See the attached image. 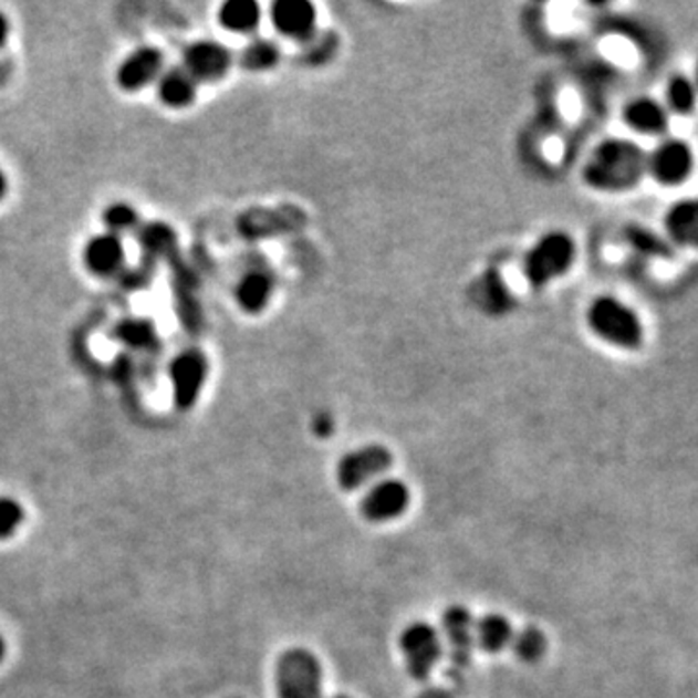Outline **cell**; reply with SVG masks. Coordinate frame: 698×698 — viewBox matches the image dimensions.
I'll return each mask as SVG.
<instances>
[{
  "instance_id": "obj_1",
  "label": "cell",
  "mask_w": 698,
  "mask_h": 698,
  "mask_svg": "<svg viewBox=\"0 0 698 698\" xmlns=\"http://www.w3.org/2000/svg\"><path fill=\"white\" fill-rule=\"evenodd\" d=\"M646 149L627 138H607L590 154L582 177L590 189L610 195L633 190L646 177Z\"/></svg>"
},
{
  "instance_id": "obj_2",
  "label": "cell",
  "mask_w": 698,
  "mask_h": 698,
  "mask_svg": "<svg viewBox=\"0 0 698 698\" xmlns=\"http://www.w3.org/2000/svg\"><path fill=\"white\" fill-rule=\"evenodd\" d=\"M586 324L604 344L625 352H638L644 345V324L633 306L613 295H600L586 311Z\"/></svg>"
},
{
  "instance_id": "obj_3",
  "label": "cell",
  "mask_w": 698,
  "mask_h": 698,
  "mask_svg": "<svg viewBox=\"0 0 698 698\" xmlns=\"http://www.w3.org/2000/svg\"><path fill=\"white\" fill-rule=\"evenodd\" d=\"M576 260V243L565 231H550L527 252L524 275L527 282L542 290L553 280L565 275Z\"/></svg>"
},
{
  "instance_id": "obj_4",
  "label": "cell",
  "mask_w": 698,
  "mask_h": 698,
  "mask_svg": "<svg viewBox=\"0 0 698 698\" xmlns=\"http://www.w3.org/2000/svg\"><path fill=\"white\" fill-rule=\"evenodd\" d=\"M278 698H322V664L314 652L293 646L275 661Z\"/></svg>"
},
{
  "instance_id": "obj_5",
  "label": "cell",
  "mask_w": 698,
  "mask_h": 698,
  "mask_svg": "<svg viewBox=\"0 0 698 698\" xmlns=\"http://www.w3.org/2000/svg\"><path fill=\"white\" fill-rule=\"evenodd\" d=\"M695 171V152L689 142L667 136L646 154V175L661 187H679Z\"/></svg>"
},
{
  "instance_id": "obj_6",
  "label": "cell",
  "mask_w": 698,
  "mask_h": 698,
  "mask_svg": "<svg viewBox=\"0 0 698 698\" xmlns=\"http://www.w3.org/2000/svg\"><path fill=\"white\" fill-rule=\"evenodd\" d=\"M398 644H400L402 658L408 674L416 681L429 679L433 669L442 658V640L435 627L421 621L411 623L402 631Z\"/></svg>"
},
{
  "instance_id": "obj_7",
  "label": "cell",
  "mask_w": 698,
  "mask_h": 698,
  "mask_svg": "<svg viewBox=\"0 0 698 698\" xmlns=\"http://www.w3.org/2000/svg\"><path fill=\"white\" fill-rule=\"evenodd\" d=\"M210 365L202 350L189 347L173 357L169 363L173 402L177 408L187 411L197 404L198 396L208 381Z\"/></svg>"
},
{
  "instance_id": "obj_8",
  "label": "cell",
  "mask_w": 698,
  "mask_h": 698,
  "mask_svg": "<svg viewBox=\"0 0 698 698\" xmlns=\"http://www.w3.org/2000/svg\"><path fill=\"white\" fill-rule=\"evenodd\" d=\"M394 456L383 445H365L342 456L336 466L337 486L357 491L393 468Z\"/></svg>"
},
{
  "instance_id": "obj_9",
  "label": "cell",
  "mask_w": 698,
  "mask_h": 698,
  "mask_svg": "<svg viewBox=\"0 0 698 698\" xmlns=\"http://www.w3.org/2000/svg\"><path fill=\"white\" fill-rule=\"evenodd\" d=\"M181 66L198 84H212L228 76L233 66V53L220 41H192L183 51Z\"/></svg>"
},
{
  "instance_id": "obj_10",
  "label": "cell",
  "mask_w": 698,
  "mask_h": 698,
  "mask_svg": "<svg viewBox=\"0 0 698 698\" xmlns=\"http://www.w3.org/2000/svg\"><path fill=\"white\" fill-rule=\"evenodd\" d=\"M164 71V53L152 45H142V48L131 51L121 61L117 72H115V80L123 92L134 94V92H140L144 87L156 84Z\"/></svg>"
},
{
  "instance_id": "obj_11",
  "label": "cell",
  "mask_w": 698,
  "mask_h": 698,
  "mask_svg": "<svg viewBox=\"0 0 698 698\" xmlns=\"http://www.w3.org/2000/svg\"><path fill=\"white\" fill-rule=\"evenodd\" d=\"M411 494L400 479H381L371 487L362 501L363 517L369 522H388L400 518L408 510Z\"/></svg>"
},
{
  "instance_id": "obj_12",
  "label": "cell",
  "mask_w": 698,
  "mask_h": 698,
  "mask_svg": "<svg viewBox=\"0 0 698 698\" xmlns=\"http://www.w3.org/2000/svg\"><path fill=\"white\" fill-rule=\"evenodd\" d=\"M442 635L447 640L448 658L455 667L468 666L476 646V619L463 605H452L442 613Z\"/></svg>"
},
{
  "instance_id": "obj_13",
  "label": "cell",
  "mask_w": 698,
  "mask_h": 698,
  "mask_svg": "<svg viewBox=\"0 0 698 698\" xmlns=\"http://www.w3.org/2000/svg\"><path fill=\"white\" fill-rule=\"evenodd\" d=\"M275 32L291 41L313 40L316 9L306 0H278L270 12Z\"/></svg>"
},
{
  "instance_id": "obj_14",
  "label": "cell",
  "mask_w": 698,
  "mask_h": 698,
  "mask_svg": "<svg viewBox=\"0 0 698 698\" xmlns=\"http://www.w3.org/2000/svg\"><path fill=\"white\" fill-rule=\"evenodd\" d=\"M82 262L87 272L97 278L118 274L126 262L125 243L121 237L107 231L90 237L82 249Z\"/></svg>"
},
{
  "instance_id": "obj_15",
  "label": "cell",
  "mask_w": 698,
  "mask_h": 698,
  "mask_svg": "<svg viewBox=\"0 0 698 698\" xmlns=\"http://www.w3.org/2000/svg\"><path fill=\"white\" fill-rule=\"evenodd\" d=\"M664 229L669 243L698 251V195L675 200L664 213Z\"/></svg>"
},
{
  "instance_id": "obj_16",
  "label": "cell",
  "mask_w": 698,
  "mask_h": 698,
  "mask_svg": "<svg viewBox=\"0 0 698 698\" xmlns=\"http://www.w3.org/2000/svg\"><path fill=\"white\" fill-rule=\"evenodd\" d=\"M623 121L631 131L643 136H664L669 131L666 105L650 95H640L625 105Z\"/></svg>"
},
{
  "instance_id": "obj_17",
  "label": "cell",
  "mask_w": 698,
  "mask_h": 698,
  "mask_svg": "<svg viewBox=\"0 0 698 698\" xmlns=\"http://www.w3.org/2000/svg\"><path fill=\"white\" fill-rule=\"evenodd\" d=\"M157 100L169 110H187L197 102L198 82L183 66L165 69L156 82Z\"/></svg>"
},
{
  "instance_id": "obj_18",
  "label": "cell",
  "mask_w": 698,
  "mask_h": 698,
  "mask_svg": "<svg viewBox=\"0 0 698 698\" xmlns=\"http://www.w3.org/2000/svg\"><path fill=\"white\" fill-rule=\"evenodd\" d=\"M274 275L262 268H254L241 275V280L237 282L236 303L243 313H262L274 295Z\"/></svg>"
},
{
  "instance_id": "obj_19",
  "label": "cell",
  "mask_w": 698,
  "mask_h": 698,
  "mask_svg": "<svg viewBox=\"0 0 698 698\" xmlns=\"http://www.w3.org/2000/svg\"><path fill=\"white\" fill-rule=\"evenodd\" d=\"M262 12L257 2L252 0H228L220 7L218 22L223 30L239 35L252 33L260 25Z\"/></svg>"
},
{
  "instance_id": "obj_20",
  "label": "cell",
  "mask_w": 698,
  "mask_h": 698,
  "mask_svg": "<svg viewBox=\"0 0 698 698\" xmlns=\"http://www.w3.org/2000/svg\"><path fill=\"white\" fill-rule=\"evenodd\" d=\"M698 90L689 74L677 72L666 82L664 90V105L669 115L689 117L697 110Z\"/></svg>"
},
{
  "instance_id": "obj_21",
  "label": "cell",
  "mask_w": 698,
  "mask_h": 698,
  "mask_svg": "<svg viewBox=\"0 0 698 698\" xmlns=\"http://www.w3.org/2000/svg\"><path fill=\"white\" fill-rule=\"evenodd\" d=\"M512 638H514V628L504 615L489 613L476 621V643L489 654H499L504 650L512 644Z\"/></svg>"
},
{
  "instance_id": "obj_22",
  "label": "cell",
  "mask_w": 698,
  "mask_h": 698,
  "mask_svg": "<svg viewBox=\"0 0 698 698\" xmlns=\"http://www.w3.org/2000/svg\"><path fill=\"white\" fill-rule=\"evenodd\" d=\"M113 336L117 337L121 344L128 345L138 352H148L159 344L156 324L140 316L117 322L113 329Z\"/></svg>"
},
{
  "instance_id": "obj_23",
  "label": "cell",
  "mask_w": 698,
  "mask_h": 698,
  "mask_svg": "<svg viewBox=\"0 0 698 698\" xmlns=\"http://www.w3.org/2000/svg\"><path fill=\"white\" fill-rule=\"evenodd\" d=\"M280 56L282 53L274 41L254 40L241 49V53L237 56V63L243 71L268 72L278 66Z\"/></svg>"
},
{
  "instance_id": "obj_24",
  "label": "cell",
  "mask_w": 698,
  "mask_h": 698,
  "mask_svg": "<svg viewBox=\"0 0 698 698\" xmlns=\"http://www.w3.org/2000/svg\"><path fill=\"white\" fill-rule=\"evenodd\" d=\"M103 228L107 233L113 236L123 237L134 231H140L142 216L133 205L117 200V202H111L110 206H105V210L102 213Z\"/></svg>"
},
{
  "instance_id": "obj_25",
  "label": "cell",
  "mask_w": 698,
  "mask_h": 698,
  "mask_svg": "<svg viewBox=\"0 0 698 698\" xmlns=\"http://www.w3.org/2000/svg\"><path fill=\"white\" fill-rule=\"evenodd\" d=\"M510 648L524 661H538L548 650V638L538 627L522 628L520 633H514Z\"/></svg>"
},
{
  "instance_id": "obj_26",
  "label": "cell",
  "mask_w": 698,
  "mask_h": 698,
  "mask_svg": "<svg viewBox=\"0 0 698 698\" xmlns=\"http://www.w3.org/2000/svg\"><path fill=\"white\" fill-rule=\"evenodd\" d=\"M24 522V509L10 497H0V540L10 538Z\"/></svg>"
},
{
  "instance_id": "obj_27",
  "label": "cell",
  "mask_w": 698,
  "mask_h": 698,
  "mask_svg": "<svg viewBox=\"0 0 698 698\" xmlns=\"http://www.w3.org/2000/svg\"><path fill=\"white\" fill-rule=\"evenodd\" d=\"M628 243L635 247L636 251L646 252V254H652V257H667L669 254V249H671V244L664 243L658 236H652L650 231H646V229L633 228L631 231H627Z\"/></svg>"
},
{
  "instance_id": "obj_28",
  "label": "cell",
  "mask_w": 698,
  "mask_h": 698,
  "mask_svg": "<svg viewBox=\"0 0 698 698\" xmlns=\"http://www.w3.org/2000/svg\"><path fill=\"white\" fill-rule=\"evenodd\" d=\"M10 38V20L7 14L0 10V49L7 45Z\"/></svg>"
},
{
  "instance_id": "obj_29",
  "label": "cell",
  "mask_w": 698,
  "mask_h": 698,
  "mask_svg": "<svg viewBox=\"0 0 698 698\" xmlns=\"http://www.w3.org/2000/svg\"><path fill=\"white\" fill-rule=\"evenodd\" d=\"M9 175H7V171H4L2 167H0V202H2L4 198H7V195H9Z\"/></svg>"
},
{
  "instance_id": "obj_30",
  "label": "cell",
  "mask_w": 698,
  "mask_h": 698,
  "mask_svg": "<svg viewBox=\"0 0 698 698\" xmlns=\"http://www.w3.org/2000/svg\"><path fill=\"white\" fill-rule=\"evenodd\" d=\"M419 698H450V697H448L445 690L429 689L427 690V692H424V695H421V697Z\"/></svg>"
},
{
  "instance_id": "obj_31",
  "label": "cell",
  "mask_w": 698,
  "mask_h": 698,
  "mask_svg": "<svg viewBox=\"0 0 698 698\" xmlns=\"http://www.w3.org/2000/svg\"><path fill=\"white\" fill-rule=\"evenodd\" d=\"M4 650H7V646H4V638L0 636V659L4 658Z\"/></svg>"
},
{
  "instance_id": "obj_32",
  "label": "cell",
  "mask_w": 698,
  "mask_h": 698,
  "mask_svg": "<svg viewBox=\"0 0 698 698\" xmlns=\"http://www.w3.org/2000/svg\"><path fill=\"white\" fill-rule=\"evenodd\" d=\"M690 79H692V82H695V84H697V90H698V61H697V66H695V74H692V76H690Z\"/></svg>"
},
{
  "instance_id": "obj_33",
  "label": "cell",
  "mask_w": 698,
  "mask_h": 698,
  "mask_svg": "<svg viewBox=\"0 0 698 698\" xmlns=\"http://www.w3.org/2000/svg\"><path fill=\"white\" fill-rule=\"evenodd\" d=\"M332 698H350V697H345V695H336V697H332Z\"/></svg>"
}]
</instances>
